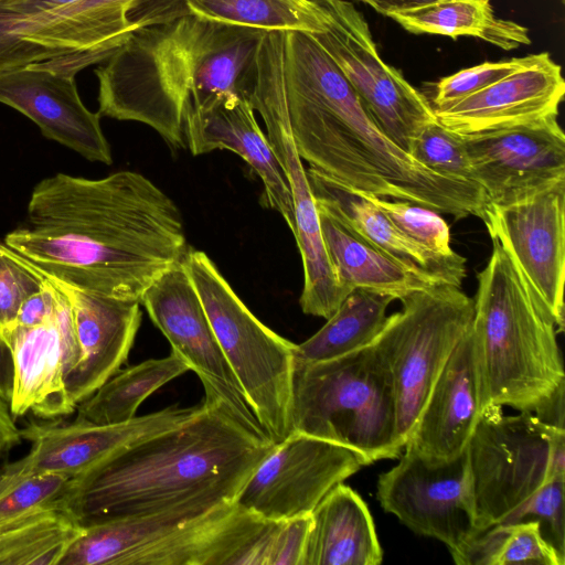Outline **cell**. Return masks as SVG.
<instances>
[{"instance_id":"cell-1","label":"cell","mask_w":565,"mask_h":565,"mask_svg":"<svg viewBox=\"0 0 565 565\" xmlns=\"http://www.w3.org/2000/svg\"><path fill=\"white\" fill-rule=\"evenodd\" d=\"M4 244L61 285L139 302L189 250L174 201L135 171L43 179Z\"/></svg>"},{"instance_id":"cell-2","label":"cell","mask_w":565,"mask_h":565,"mask_svg":"<svg viewBox=\"0 0 565 565\" xmlns=\"http://www.w3.org/2000/svg\"><path fill=\"white\" fill-rule=\"evenodd\" d=\"M274 445L204 397L180 424L71 478L61 509L83 524L233 502Z\"/></svg>"},{"instance_id":"cell-3","label":"cell","mask_w":565,"mask_h":565,"mask_svg":"<svg viewBox=\"0 0 565 565\" xmlns=\"http://www.w3.org/2000/svg\"><path fill=\"white\" fill-rule=\"evenodd\" d=\"M263 33L196 17L134 30L95 72L98 114L145 124L184 148L185 114L246 98Z\"/></svg>"},{"instance_id":"cell-4","label":"cell","mask_w":565,"mask_h":565,"mask_svg":"<svg viewBox=\"0 0 565 565\" xmlns=\"http://www.w3.org/2000/svg\"><path fill=\"white\" fill-rule=\"evenodd\" d=\"M277 45L285 103L302 160L354 190L407 201L456 218L481 217L487 199L475 183L433 172L379 127L334 65L315 72L296 93L287 87Z\"/></svg>"},{"instance_id":"cell-5","label":"cell","mask_w":565,"mask_h":565,"mask_svg":"<svg viewBox=\"0 0 565 565\" xmlns=\"http://www.w3.org/2000/svg\"><path fill=\"white\" fill-rule=\"evenodd\" d=\"M492 243L489 262L477 275L470 326L482 407L534 413L565 384L558 330L510 255Z\"/></svg>"},{"instance_id":"cell-6","label":"cell","mask_w":565,"mask_h":565,"mask_svg":"<svg viewBox=\"0 0 565 565\" xmlns=\"http://www.w3.org/2000/svg\"><path fill=\"white\" fill-rule=\"evenodd\" d=\"M267 521L233 501L79 523L58 565H250Z\"/></svg>"},{"instance_id":"cell-7","label":"cell","mask_w":565,"mask_h":565,"mask_svg":"<svg viewBox=\"0 0 565 565\" xmlns=\"http://www.w3.org/2000/svg\"><path fill=\"white\" fill-rule=\"evenodd\" d=\"M292 430L355 452L366 465L402 455L386 365L372 344L340 358L295 362Z\"/></svg>"},{"instance_id":"cell-8","label":"cell","mask_w":565,"mask_h":565,"mask_svg":"<svg viewBox=\"0 0 565 565\" xmlns=\"http://www.w3.org/2000/svg\"><path fill=\"white\" fill-rule=\"evenodd\" d=\"M183 263L264 433L273 444L282 441L292 431L296 344L252 313L204 252L188 250Z\"/></svg>"},{"instance_id":"cell-9","label":"cell","mask_w":565,"mask_h":565,"mask_svg":"<svg viewBox=\"0 0 565 565\" xmlns=\"http://www.w3.org/2000/svg\"><path fill=\"white\" fill-rule=\"evenodd\" d=\"M401 302L372 347L388 370L405 446L434 383L471 326L473 299L459 286L440 284Z\"/></svg>"},{"instance_id":"cell-10","label":"cell","mask_w":565,"mask_h":565,"mask_svg":"<svg viewBox=\"0 0 565 565\" xmlns=\"http://www.w3.org/2000/svg\"><path fill=\"white\" fill-rule=\"evenodd\" d=\"M246 97L260 114L267 139L288 180L295 214L292 234L303 267V288L299 299L301 310L306 315L328 319L348 292L339 282L329 259L307 170L292 137L273 30L263 33L248 73Z\"/></svg>"},{"instance_id":"cell-11","label":"cell","mask_w":565,"mask_h":565,"mask_svg":"<svg viewBox=\"0 0 565 565\" xmlns=\"http://www.w3.org/2000/svg\"><path fill=\"white\" fill-rule=\"evenodd\" d=\"M562 430L530 412L504 415L493 404L482 409L466 448L480 533L510 523L548 479L553 439Z\"/></svg>"},{"instance_id":"cell-12","label":"cell","mask_w":565,"mask_h":565,"mask_svg":"<svg viewBox=\"0 0 565 565\" xmlns=\"http://www.w3.org/2000/svg\"><path fill=\"white\" fill-rule=\"evenodd\" d=\"M320 29L308 33L331 57L382 131L407 151L412 139L436 120L425 94L385 63L364 15L347 0H315Z\"/></svg>"},{"instance_id":"cell-13","label":"cell","mask_w":565,"mask_h":565,"mask_svg":"<svg viewBox=\"0 0 565 565\" xmlns=\"http://www.w3.org/2000/svg\"><path fill=\"white\" fill-rule=\"evenodd\" d=\"M391 470L380 475L376 498L384 511L413 532L443 542L456 558L480 532L467 450L429 462L409 445Z\"/></svg>"},{"instance_id":"cell-14","label":"cell","mask_w":565,"mask_h":565,"mask_svg":"<svg viewBox=\"0 0 565 565\" xmlns=\"http://www.w3.org/2000/svg\"><path fill=\"white\" fill-rule=\"evenodd\" d=\"M140 305L168 339L172 353L199 376L205 398L222 402L242 425L266 436L224 356L184 263L162 274L145 291Z\"/></svg>"},{"instance_id":"cell-15","label":"cell","mask_w":565,"mask_h":565,"mask_svg":"<svg viewBox=\"0 0 565 565\" xmlns=\"http://www.w3.org/2000/svg\"><path fill=\"white\" fill-rule=\"evenodd\" d=\"M364 461L340 445L292 430L275 444L236 498L244 510L280 521L311 514Z\"/></svg>"},{"instance_id":"cell-16","label":"cell","mask_w":565,"mask_h":565,"mask_svg":"<svg viewBox=\"0 0 565 565\" xmlns=\"http://www.w3.org/2000/svg\"><path fill=\"white\" fill-rule=\"evenodd\" d=\"M492 241L519 267L564 331L565 180L507 204L487 203L480 217Z\"/></svg>"},{"instance_id":"cell-17","label":"cell","mask_w":565,"mask_h":565,"mask_svg":"<svg viewBox=\"0 0 565 565\" xmlns=\"http://www.w3.org/2000/svg\"><path fill=\"white\" fill-rule=\"evenodd\" d=\"M461 137L487 203H511L565 180V135L557 116Z\"/></svg>"},{"instance_id":"cell-18","label":"cell","mask_w":565,"mask_h":565,"mask_svg":"<svg viewBox=\"0 0 565 565\" xmlns=\"http://www.w3.org/2000/svg\"><path fill=\"white\" fill-rule=\"evenodd\" d=\"M56 285L60 297L50 320L34 327L12 323L0 330L12 359L9 406L14 418L31 412L50 420L76 411L67 395L65 381L78 364L81 352L70 301Z\"/></svg>"},{"instance_id":"cell-19","label":"cell","mask_w":565,"mask_h":565,"mask_svg":"<svg viewBox=\"0 0 565 565\" xmlns=\"http://www.w3.org/2000/svg\"><path fill=\"white\" fill-rule=\"evenodd\" d=\"M75 67L58 60L0 72V103L38 125L42 135L93 162L110 164V146L100 115L82 102Z\"/></svg>"},{"instance_id":"cell-20","label":"cell","mask_w":565,"mask_h":565,"mask_svg":"<svg viewBox=\"0 0 565 565\" xmlns=\"http://www.w3.org/2000/svg\"><path fill=\"white\" fill-rule=\"evenodd\" d=\"M196 407L168 406L118 424H95L76 417L71 422H30L20 428L22 439L31 445L30 451L0 471L12 475L50 472L73 478L118 450L180 424Z\"/></svg>"},{"instance_id":"cell-21","label":"cell","mask_w":565,"mask_h":565,"mask_svg":"<svg viewBox=\"0 0 565 565\" xmlns=\"http://www.w3.org/2000/svg\"><path fill=\"white\" fill-rule=\"evenodd\" d=\"M564 95L561 65L543 52L534 63L435 116L451 132L472 136L557 116Z\"/></svg>"},{"instance_id":"cell-22","label":"cell","mask_w":565,"mask_h":565,"mask_svg":"<svg viewBox=\"0 0 565 565\" xmlns=\"http://www.w3.org/2000/svg\"><path fill=\"white\" fill-rule=\"evenodd\" d=\"M482 408L469 328L434 383L406 445L429 462L455 459L466 450Z\"/></svg>"},{"instance_id":"cell-23","label":"cell","mask_w":565,"mask_h":565,"mask_svg":"<svg viewBox=\"0 0 565 565\" xmlns=\"http://www.w3.org/2000/svg\"><path fill=\"white\" fill-rule=\"evenodd\" d=\"M58 285L70 301L81 352L65 381L77 407L127 361L141 322L140 302Z\"/></svg>"},{"instance_id":"cell-24","label":"cell","mask_w":565,"mask_h":565,"mask_svg":"<svg viewBox=\"0 0 565 565\" xmlns=\"http://www.w3.org/2000/svg\"><path fill=\"white\" fill-rule=\"evenodd\" d=\"M183 134L193 156L222 149L238 154L263 181L268 206L284 217L294 233L288 180L247 98L224 99L204 110L185 114Z\"/></svg>"},{"instance_id":"cell-25","label":"cell","mask_w":565,"mask_h":565,"mask_svg":"<svg viewBox=\"0 0 565 565\" xmlns=\"http://www.w3.org/2000/svg\"><path fill=\"white\" fill-rule=\"evenodd\" d=\"M307 175L316 204L358 236L414 269L461 286L466 277V262L441 260L422 249L406 238L362 192L311 167Z\"/></svg>"},{"instance_id":"cell-26","label":"cell","mask_w":565,"mask_h":565,"mask_svg":"<svg viewBox=\"0 0 565 565\" xmlns=\"http://www.w3.org/2000/svg\"><path fill=\"white\" fill-rule=\"evenodd\" d=\"M184 17L264 31L320 29L315 0H138L128 12L131 32Z\"/></svg>"},{"instance_id":"cell-27","label":"cell","mask_w":565,"mask_h":565,"mask_svg":"<svg viewBox=\"0 0 565 565\" xmlns=\"http://www.w3.org/2000/svg\"><path fill=\"white\" fill-rule=\"evenodd\" d=\"M317 207L329 259L348 294L361 288L401 300L414 291L449 284L403 264L358 236L322 206Z\"/></svg>"},{"instance_id":"cell-28","label":"cell","mask_w":565,"mask_h":565,"mask_svg":"<svg viewBox=\"0 0 565 565\" xmlns=\"http://www.w3.org/2000/svg\"><path fill=\"white\" fill-rule=\"evenodd\" d=\"M302 565H379L383 552L362 498L343 482L311 513Z\"/></svg>"},{"instance_id":"cell-29","label":"cell","mask_w":565,"mask_h":565,"mask_svg":"<svg viewBox=\"0 0 565 565\" xmlns=\"http://www.w3.org/2000/svg\"><path fill=\"white\" fill-rule=\"evenodd\" d=\"M387 18L415 34L475 36L507 51L531 43L529 30L495 17L489 0H439Z\"/></svg>"},{"instance_id":"cell-30","label":"cell","mask_w":565,"mask_h":565,"mask_svg":"<svg viewBox=\"0 0 565 565\" xmlns=\"http://www.w3.org/2000/svg\"><path fill=\"white\" fill-rule=\"evenodd\" d=\"M391 295L352 289L323 327L300 344H296L295 362L312 363L343 356L375 340L383 329Z\"/></svg>"},{"instance_id":"cell-31","label":"cell","mask_w":565,"mask_h":565,"mask_svg":"<svg viewBox=\"0 0 565 565\" xmlns=\"http://www.w3.org/2000/svg\"><path fill=\"white\" fill-rule=\"evenodd\" d=\"M190 371L174 353L119 369L76 407V418L118 424L136 417L140 404L158 388Z\"/></svg>"},{"instance_id":"cell-32","label":"cell","mask_w":565,"mask_h":565,"mask_svg":"<svg viewBox=\"0 0 565 565\" xmlns=\"http://www.w3.org/2000/svg\"><path fill=\"white\" fill-rule=\"evenodd\" d=\"M81 524L53 509L0 529V565H58Z\"/></svg>"},{"instance_id":"cell-33","label":"cell","mask_w":565,"mask_h":565,"mask_svg":"<svg viewBox=\"0 0 565 565\" xmlns=\"http://www.w3.org/2000/svg\"><path fill=\"white\" fill-rule=\"evenodd\" d=\"M454 562L458 565H564L565 556L544 537L537 520H524L484 530Z\"/></svg>"},{"instance_id":"cell-34","label":"cell","mask_w":565,"mask_h":565,"mask_svg":"<svg viewBox=\"0 0 565 565\" xmlns=\"http://www.w3.org/2000/svg\"><path fill=\"white\" fill-rule=\"evenodd\" d=\"M71 477L61 473L12 475L0 471V529L36 513L61 509Z\"/></svg>"},{"instance_id":"cell-35","label":"cell","mask_w":565,"mask_h":565,"mask_svg":"<svg viewBox=\"0 0 565 565\" xmlns=\"http://www.w3.org/2000/svg\"><path fill=\"white\" fill-rule=\"evenodd\" d=\"M362 193L387 215L406 238L425 252L441 260L466 262L465 257L452 249L449 226L439 213L407 201H390Z\"/></svg>"},{"instance_id":"cell-36","label":"cell","mask_w":565,"mask_h":565,"mask_svg":"<svg viewBox=\"0 0 565 565\" xmlns=\"http://www.w3.org/2000/svg\"><path fill=\"white\" fill-rule=\"evenodd\" d=\"M407 152L435 173L478 184L462 137L437 120L420 129L409 142Z\"/></svg>"},{"instance_id":"cell-37","label":"cell","mask_w":565,"mask_h":565,"mask_svg":"<svg viewBox=\"0 0 565 565\" xmlns=\"http://www.w3.org/2000/svg\"><path fill=\"white\" fill-rule=\"evenodd\" d=\"M540 56L541 53H537L498 62H484L443 77L433 84L431 97L428 98L430 106L434 111L446 109L516 70L534 63Z\"/></svg>"},{"instance_id":"cell-38","label":"cell","mask_w":565,"mask_h":565,"mask_svg":"<svg viewBox=\"0 0 565 565\" xmlns=\"http://www.w3.org/2000/svg\"><path fill=\"white\" fill-rule=\"evenodd\" d=\"M47 281L18 252L0 244V330L12 324L22 302Z\"/></svg>"},{"instance_id":"cell-39","label":"cell","mask_w":565,"mask_h":565,"mask_svg":"<svg viewBox=\"0 0 565 565\" xmlns=\"http://www.w3.org/2000/svg\"><path fill=\"white\" fill-rule=\"evenodd\" d=\"M565 476H551L514 514L510 523L537 520L546 540L565 556Z\"/></svg>"},{"instance_id":"cell-40","label":"cell","mask_w":565,"mask_h":565,"mask_svg":"<svg viewBox=\"0 0 565 565\" xmlns=\"http://www.w3.org/2000/svg\"><path fill=\"white\" fill-rule=\"evenodd\" d=\"M311 514L281 520L275 533L268 565H302Z\"/></svg>"},{"instance_id":"cell-41","label":"cell","mask_w":565,"mask_h":565,"mask_svg":"<svg viewBox=\"0 0 565 565\" xmlns=\"http://www.w3.org/2000/svg\"><path fill=\"white\" fill-rule=\"evenodd\" d=\"M60 297V288L47 278L42 289L28 297L20 306L13 323L34 327L45 323L53 316Z\"/></svg>"},{"instance_id":"cell-42","label":"cell","mask_w":565,"mask_h":565,"mask_svg":"<svg viewBox=\"0 0 565 565\" xmlns=\"http://www.w3.org/2000/svg\"><path fill=\"white\" fill-rule=\"evenodd\" d=\"M22 440L9 404L0 397V460Z\"/></svg>"},{"instance_id":"cell-43","label":"cell","mask_w":565,"mask_h":565,"mask_svg":"<svg viewBox=\"0 0 565 565\" xmlns=\"http://www.w3.org/2000/svg\"><path fill=\"white\" fill-rule=\"evenodd\" d=\"M564 392L565 384L559 386L557 391L534 413L541 422L559 429L564 428Z\"/></svg>"},{"instance_id":"cell-44","label":"cell","mask_w":565,"mask_h":565,"mask_svg":"<svg viewBox=\"0 0 565 565\" xmlns=\"http://www.w3.org/2000/svg\"><path fill=\"white\" fill-rule=\"evenodd\" d=\"M13 367L10 350L0 333V397L8 404L11 398Z\"/></svg>"},{"instance_id":"cell-45","label":"cell","mask_w":565,"mask_h":565,"mask_svg":"<svg viewBox=\"0 0 565 565\" xmlns=\"http://www.w3.org/2000/svg\"><path fill=\"white\" fill-rule=\"evenodd\" d=\"M359 2H363L371 8H373L376 12L388 15L393 12H399L405 10H411L415 8H419L423 6H427L439 0H356Z\"/></svg>"},{"instance_id":"cell-46","label":"cell","mask_w":565,"mask_h":565,"mask_svg":"<svg viewBox=\"0 0 565 565\" xmlns=\"http://www.w3.org/2000/svg\"><path fill=\"white\" fill-rule=\"evenodd\" d=\"M7 1H10V0H0V6Z\"/></svg>"}]
</instances>
